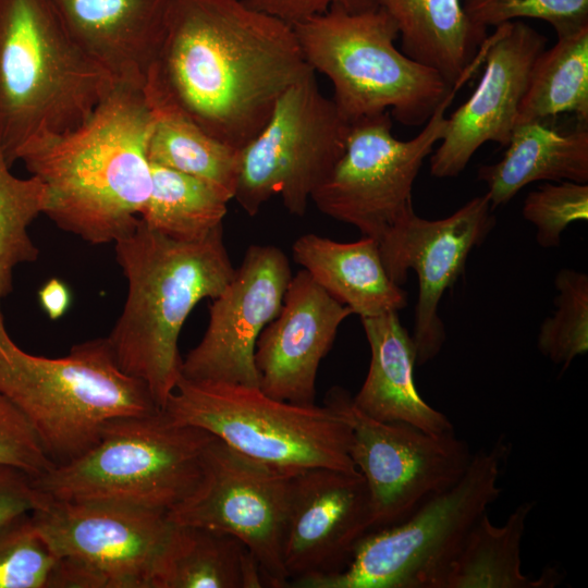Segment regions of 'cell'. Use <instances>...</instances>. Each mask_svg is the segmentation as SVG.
<instances>
[{
    "label": "cell",
    "instance_id": "1",
    "mask_svg": "<svg viewBox=\"0 0 588 588\" xmlns=\"http://www.w3.org/2000/svg\"><path fill=\"white\" fill-rule=\"evenodd\" d=\"M310 71L283 20L243 0H175L147 76L208 134L241 150Z\"/></svg>",
    "mask_w": 588,
    "mask_h": 588
},
{
    "label": "cell",
    "instance_id": "2",
    "mask_svg": "<svg viewBox=\"0 0 588 588\" xmlns=\"http://www.w3.org/2000/svg\"><path fill=\"white\" fill-rule=\"evenodd\" d=\"M144 84L115 81L83 124L20 159L45 185L44 215L93 245L131 232L151 191L147 145L155 113Z\"/></svg>",
    "mask_w": 588,
    "mask_h": 588
},
{
    "label": "cell",
    "instance_id": "3",
    "mask_svg": "<svg viewBox=\"0 0 588 588\" xmlns=\"http://www.w3.org/2000/svg\"><path fill=\"white\" fill-rule=\"evenodd\" d=\"M127 280L124 307L107 336L118 366L142 380L162 409L182 377V327L204 298L217 297L234 275L223 225L198 241L136 226L114 242Z\"/></svg>",
    "mask_w": 588,
    "mask_h": 588
},
{
    "label": "cell",
    "instance_id": "4",
    "mask_svg": "<svg viewBox=\"0 0 588 588\" xmlns=\"http://www.w3.org/2000/svg\"><path fill=\"white\" fill-rule=\"evenodd\" d=\"M114 83L49 0H0V146L11 167L83 124Z\"/></svg>",
    "mask_w": 588,
    "mask_h": 588
},
{
    "label": "cell",
    "instance_id": "5",
    "mask_svg": "<svg viewBox=\"0 0 588 588\" xmlns=\"http://www.w3.org/2000/svg\"><path fill=\"white\" fill-rule=\"evenodd\" d=\"M0 394L24 416L54 466L89 451L108 420L160 409L147 385L118 366L107 338L75 344L59 358L22 350L8 331L1 298Z\"/></svg>",
    "mask_w": 588,
    "mask_h": 588
},
{
    "label": "cell",
    "instance_id": "6",
    "mask_svg": "<svg viewBox=\"0 0 588 588\" xmlns=\"http://www.w3.org/2000/svg\"><path fill=\"white\" fill-rule=\"evenodd\" d=\"M307 64L332 83L344 120L389 111L406 126H420L457 85L397 50V27L382 9L352 13L331 5L292 25Z\"/></svg>",
    "mask_w": 588,
    "mask_h": 588
},
{
    "label": "cell",
    "instance_id": "7",
    "mask_svg": "<svg viewBox=\"0 0 588 588\" xmlns=\"http://www.w3.org/2000/svg\"><path fill=\"white\" fill-rule=\"evenodd\" d=\"M215 436L174 421L163 409L115 417L78 458L38 477L52 501L113 503L168 512L196 488Z\"/></svg>",
    "mask_w": 588,
    "mask_h": 588
},
{
    "label": "cell",
    "instance_id": "8",
    "mask_svg": "<svg viewBox=\"0 0 588 588\" xmlns=\"http://www.w3.org/2000/svg\"><path fill=\"white\" fill-rule=\"evenodd\" d=\"M505 443L471 455L463 476L405 520L368 532L341 573L297 588H441L466 535L499 499Z\"/></svg>",
    "mask_w": 588,
    "mask_h": 588
},
{
    "label": "cell",
    "instance_id": "9",
    "mask_svg": "<svg viewBox=\"0 0 588 588\" xmlns=\"http://www.w3.org/2000/svg\"><path fill=\"white\" fill-rule=\"evenodd\" d=\"M162 409L174 421L201 428L275 468L357 470L350 456L351 429L324 404H295L258 387L181 377Z\"/></svg>",
    "mask_w": 588,
    "mask_h": 588
},
{
    "label": "cell",
    "instance_id": "10",
    "mask_svg": "<svg viewBox=\"0 0 588 588\" xmlns=\"http://www.w3.org/2000/svg\"><path fill=\"white\" fill-rule=\"evenodd\" d=\"M315 73L280 96L265 126L240 151L234 198L250 217L274 195L290 213L303 217L344 152L350 123L320 91Z\"/></svg>",
    "mask_w": 588,
    "mask_h": 588
},
{
    "label": "cell",
    "instance_id": "11",
    "mask_svg": "<svg viewBox=\"0 0 588 588\" xmlns=\"http://www.w3.org/2000/svg\"><path fill=\"white\" fill-rule=\"evenodd\" d=\"M457 84L409 140L392 134L389 111L350 123L345 149L310 199L322 213L377 242L413 209L412 191L427 156L443 136Z\"/></svg>",
    "mask_w": 588,
    "mask_h": 588
},
{
    "label": "cell",
    "instance_id": "12",
    "mask_svg": "<svg viewBox=\"0 0 588 588\" xmlns=\"http://www.w3.org/2000/svg\"><path fill=\"white\" fill-rule=\"evenodd\" d=\"M324 405L350 427V456L369 495L370 531L405 520L430 498L452 487L471 453L454 431L431 433L402 421H382L360 411L341 387Z\"/></svg>",
    "mask_w": 588,
    "mask_h": 588
},
{
    "label": "cell",
    "instance_id": "13",
    "mask_svg": "<svg viewBox=\"0 0 588 588\" xmlns=\"http://www.w3.org/2000/svg\"><path fill=\"white\" fill-rule=\"evenodd\" d=\"M295 474L248 457L215 437L204 452L196 488L168 517L177 525L234 536L258 561L266 587H287L282 548Z\"/></svg>",
    "mask_w": 588,
    "mask_h": 588
},
{
    "label": "cell",
    "instance_id": "14",
    "mask_svg": "<svg viewBox=\"0 0 588 588\" xmlns=\"http://www.w3.org/2000/svg\"><path fill=\"white\" fill-rule=\"evenodd\" d=\"M32 520L56 556L83 567L91 588H154L175 527L164 511L52 500Z\"/></svg>",
    "mask_w": 588,
    "mask_h": 588
},
{
    "label": "cell",
    "instance_id": "15",
    "mask_svg": "<svg viewBox=\"0 0 588 588\" xmlns=\"http://www.w3.org/2000/svg\"><path fill=\"white\" fill-rule=\"evenodd\" d=\"M492 210L487 193L439 220L422 219L413 208L377 242L384 269L394 283L402 285L408 269L418 278L412 335L416 365L433 359L445 342L440 301L463 274L470 250L494 228Z\"/></svg>",
    "mask_w": 588,
    "mask_h": 588
},
{
    "label": "cell",
    "instance_id": "16",
    "mask_svg": "<svg viewBox=\"0 0 588 588\" xmlns=\"http://www.w3.org/2000/svg\"><path fill=\"white\" fill-rule=\"evenodd\" d=\"M292 278L286 255L273 245H252L209 307L200 342L182 362V378L259 388L255 347L282 306Z\"/></svg>",
    "mask_w": 588,
    "mask_h": 588
},
{
    "label": "cell",
    "instance_id": "17",
    "mask_svg": "<svg viewBox=\"0 0 588 588\" xmlns=\"http://www.w3.org/2000/svg\"><path fill=\"white\" fill-rule=\"evenodd\" d=\"M370 532V509L363 475L316 467L292 480L282 561L287 587L343 572Z\"/></svg>",
    "mask_w": 588,
    "mask_h": 588
},
{
    "label": "cell",
    "instance_id": "18",
    "mask_svg": "<svg viewBox=\"0 0 588 588\" xmlns=\"http://www.w3.org/2000/svg\"><path fill=\"white\" fill-rule=\"evenodd\" d=\"M546 44V36L519 20L487 36L483 73L469 98L446 118L440 145L431 152V175L455 177L485 143L507 145L532 64Z\"/></svg>",
    "mask_w": 588,
    "mask_h": 588
},
{
    "label": "cell",
    "instance_id": "19",
    "mask_svg": "<svg viewBox=\"0 0 588 588\" xmlns=\"http://www.w3.org/2000/svg\"><path fill=\"white\" fill-rule=\"evenodd\" d=\"M353 314L305 270L291 278L278 316L255 347L259 389L295 404H314L316 377L340 324Z\"/></svg>",
    "mask_w": 588,
    "mask_h": 588
},
{
    "label": "cell",
    "instance_id": "20",
    "mask_svg": "<svg viewBox=\"0 0 588 588\" xmlns=\"http://www.w3.org/2000/svg\"><path fill=\"white\" fill-rule=\"evenodd\" d=\"M175 0H49L74 39L115 81L145 83Z\"/></svg>",
    "mask_w": 588,
    "mask_h": 588
},
{
    "label": "cell",
    "instance_id": "21",
    "mask_svg": "<svg viewBox=\"0 0 588 588\" xmlns=\"http://www.w3.org/2000/svg\"><path fill=\"white\" fill-rule=\"evenodd\" d=\"M370 347L367 377L353 396L356 406L382 421H402L431 433L454 431L446 415L430 406L414 380L416 351L397 311L360 318Z\"/></svg>",
    "mask_w": 588,
    "mask_h": 588
},
{
    "label": "cell",
    "instance_id": "22",
    "mask_svg": "<svg viewBox=\"0 0 588 588\" xmlns=\"http://www.w3.org/2000/svg\"><path fill=\"white\" fill-rule=\"evenodd\" d=\"M488 187L491 208L509 203L523 187L537 182H588V126L564 127L558 119L515 124L503 157L478 169Z\"/></svg>",
    "mask_w": 588,
    "mask_h": 588
},
{
    "label": "cell",
    "instance_id": "23",
    "mask_svg": "<svg viewBox=\"0 0 588 588\" xmlns=\"http://www.w3.org/2000/svg\"><path fill=\"white\" fill-rule=\"evenodd\" d=\"M401 36V50L449 84L466 82L482 64L487 28L474 23L461 0H380Z\"/></svg>",
    "mask_w": 588,
    "mask_h": 588
},
{
    "label": "cell",
    "instance_id": "24",
    "mask_svg": "<svg viewBox=\"0 0 588 588\" xmlns=\"http://www.w3.org/2000/svg\"><path fill=\"white\" fill-rule=\"evenodd\" d=\"M294 260L334 299L360 318L399 311L407 293L388 275L376 240L341 243L308 233L292 246Z\"/></svg>",
    "mask_w": 588,
    "mask_h": 588
},
{
    "label": "cell",
    "instance_id": "25",
    "mask_svg": "<svg viewBox=\"0 0 588 588\" xmlns=\"http://www.w3.org/2000/svg\"><path fill=\"white\" fill-rule=\"evenodd\" d=\"M144 88L155 113L147 145L149 162L201 180L229 201L233 199L241 150L203 130L151 77H146Z\"/></svg>",
    "mask_w": 588,
    "mask_h": 588
},
{
    "label": "cell",
    "instance_id": "26",
    "mask_svg": "<svg viewBox=\"0 0 588 588\" xmlns=\"http://www.w3.org/2000/svg\"><path fill=\"white\" fill-rule=\"evenodd\" d=\"M534 502H523L503 525L482 514L466 535L441 588H553L560 574L548 567L540 576L522 571V543Z\"/></svg>",
    "mask_w": 588,
    "mask_h": 588
},
{
    "label": "cell",
    "instance_id": "27",
    "mask_svg": "<svg viewBox=\"0 0 588 588\" xmlns=\"http://www.w3.org/2000/svg\"><path fill=\"white\" fill-rule=\"evenodd\" d=\"M175 524V523H174ZM266 587L258 561L232 535L175 524L154 588Z\"/></svg>",
    "mask_w": 588,
    "mask_h": 588
},
{
    "label": "cell",
    "instance_id": "28",
    "mask_svg": "<svg viewBox=\"0 0 588 588\" xmlns=\"http://www.w3.org/2000/svg\"><path fill=\"white\" fill-rule=\"evenodd\" d=\"M561 114L588 126V26L558 38L536 58L516 124Z\"/></svg>",
    "mask_w": 588,
    "mask_h": 588
},
{
    "label": "cell",
    "instance_id": "29",
    "mask_svg": "<svg viewBox=\"0 0 588 588\" xmlns=\"http://www.w3.org/2000/svg\"><path fill=\"white\" fill-rule=\"evenodd\" d=\"M151 164V191L139 219L180 241H198L223 225L229 200L206 182Z\"/></svg>",
    "mask_w": 588,
    "mask_h": 588
},
{
    "label": "cell",
    "instance_id": "30",
    "mask_svg": "<svg viewBox=\"0 0 588 588\" xmlns=\"http://www.w3.org/2000/svg\"><path fill=\"white\" fill-rule=\"evenodd\" d=\"M46 204L42 182L14 175L0 146V298L12 292L14 270L38 258L29 226L44 215Z\"/></svg>",
    "mask_w": 588,
    "mask_h": 588
},
{
    "label": "cell",
    "instance_id": "31",
    "mask_svg": "<svg viewBox=\"0 0 588 588\" xmlns=\"http://www.w3.org/2000/svg\"><path fill=\"white\" fill-rule=\"evenodd\" d=\"M555 310L537 336L538 350L563 370L588 351V275L564 268L554 279Z\"/></svg>",
    "mask_w": 588,
    "mask_h": 588
},
{
    "label": "cell",
    "instance_id": "32",
    "mask_svg": "<svg viewBox=\"0 0 588 588\" xmlns=\"http://www.w3.org/2000/svg\"><path fill=\"white\" fill-rule=\"evenodd\" d=\"M57 562L32 513L0 525V588H50Z\"/></svg>",
    "mask_w": 588,
    "mask_h": 588
},
{
    "label": "cell",
    "instance_id": "33",
    "mask_svg": "<svg viewBox=\"0 0 588 588\" xmlns=\"http://www.w3.org/2000/svg\"><path fill=\"white\" fill-rule=\"evenodd\" d=\"M468 17L488 28L520 19H538L552 25L556 37L588 26V0H464Z\"/></svg>",
    "mask_w": 588,
    "mask_h": 588
},
{
    "label": "cell",
    "instance_id": "34",
    "mask_svg": "<svg viewBox=\"0 0 588 588\" xmlns=\"http://www.w3.org/2000/svg\"><path fill=\"white\" fill-rule=\"evenodd\" d=\"M522 212L535 225L537 243L544 248L556 247L569 224L588 219V184L546 182L527 194Z\"/></svg>",
    "mask_w": 588,
    "mask_h": 588
},
{
    "label": "cell",
    "instance_id": "35",
    "mask_svg": "<svg viewBox=\"0 0 588 588\" xmlns=\"http://www.w3.org/2000/svg\"><path fill=\"white\" fill-rule=\"evenodd\" d=\"M0 464L22 469L34 478L54 467L27 420L1 394Z\"/></svg>",
    "mask_w": 588,
    "mask_h": 588
},
{
    "label": "cell",
    "instance_id": "36",
    "mask_svg": "<svg viewBox=\"0 0 588 588\" xmlns=\"http://www.w3.org/2000/svg\"><path fill=\"white\" fill-rule=\"evenodd\" d=\"M50 501L34 486L29 474L0 464V525L19 515L40 510Z\"/></svg>",
    "mask_w": 588,
    "mask_h": 588
},
{
    "label": "cell",
    "instance_id": "37",
    "mask_svg": "<svg viewBox=\"0 0 588 588\" xmlns=\"http://www.w3.org/2000/svg\"><path fill=\"white\" fill-rule=\"evenodd\" d=\"M248 7L277 16L293 25L324 13L331 5L358 13L379 8L380 0H243Z\"/></svg>",
    "mask_w": 588,
    "mask_h": 588
},
{
    "label": "cell",
    "instance_id": "38",
    "mask_svg": "<svg viewBox=\"0 0 588 588\" xmlns=\"http://www.w3.org/2000/svg\"><path fill=\"white\" fill-rule=\"evenodd\" d=\"M38 297L42 309L52 320L62 317L71 303V295L68 286L56 278L50 279L41 286Z\"/></svg>",
    "mask_w": 588,
    "mask_h": 588
}]
</instances>
